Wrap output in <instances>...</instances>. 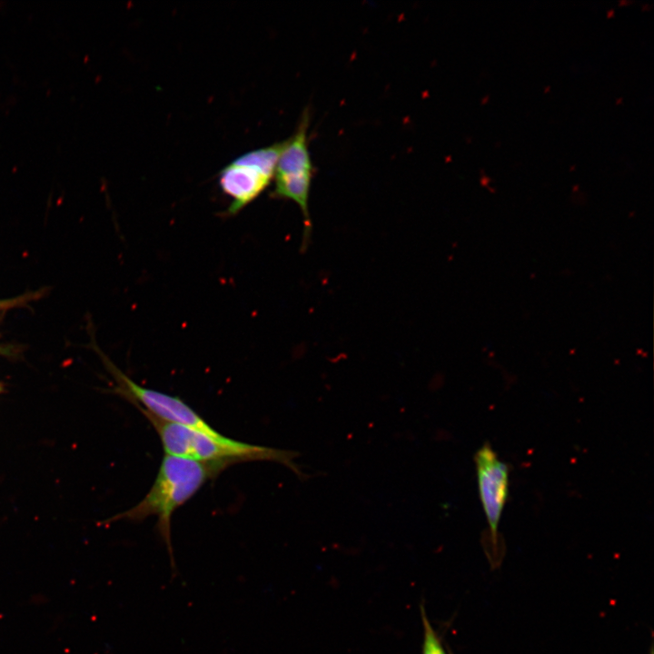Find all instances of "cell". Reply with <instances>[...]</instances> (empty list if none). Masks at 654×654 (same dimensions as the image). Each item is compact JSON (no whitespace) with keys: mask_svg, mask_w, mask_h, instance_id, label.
Returning a JSON list of instances; mask_svg holds the SVG:
<instances>
[{"mask_svg":"<svg viewBox=\"0 0 654 654\" xmlns=\"http://www.w3.org/2000/svg\"><path fill=\"white\" fill-rule=\"evenodd\" d=\"M230 466L225 462L198 461L164 455L156 478L145 496L134 507L114 516L111 520L143 521L157 517V530L166 545L173 572L176 567L171 541V519L173 512L210 480Z\"/></svg>","mask_w":654,"mask_h":654,"instance_id":"cell-1","label":"cell"},{"mask_svg":"<svg viewBox=\"0 0 654 654\" xmlns=\"http://www.w3.org/2000/svg\"><path fill=\"white\" fill-rule=\"evenodd\" d=\"M159 435L166 455L198 461L225 462L267 461L282 463L299 477L302 476L294 459L298 452L246 443L224 435L213 436L177 423L160 420L136 406Z\"/></svg>","mask_w":654,"mask_h":654,"instance_id":"cell-2","label":"cell"},{"mask_svg":"<svg viewBox=\"0 0 654 654\" xmlns=\"http://www.w3.org/2000/svg\"><path fill=\"white\" fill-rule=\"evenodd\" d=\"M283 145L284 141H282L250 151L221 170L219 186L231 199L226 215L238 213L269 186Z\"/></svg>","mask_w":654,"mask_h":654,"instance_id":"cell-3","label":"cell"},{"mask_svg":"<svg viewBox=\"0 0 654 654\" xmlns=\"http://www.w3.org/2000/svg\"><path fill=\"white\" fill-rule=\"evenodd\" d=\"M310 115L304 110L295 133L284 140V145L278 157L275 171V186L272 196L288 199L297 203L304 217L305 234L310 233L308 200L311 189L313 165L308 146V127Z\"/></svg>","mask_w":654,"mask_h":654,"instance_id":"cell-4","label":"cell"},{"mask_svg":"<svg viewBox=\"0 0 654 654\" xmlns=\"http://www.w3.org/2000/svg\"><path fill=\"white\" fill-rule=\"evenodd\" d=\"M109 371L118 383L117 391L154 417L181 424L213 436L222 435L182 399L144 387L125 375L112 362Z\"/></svg>","mask_w":654,"mask_h":654,"instance_id":"cell-5","label":"cell"},{"mask_svg":"<svg viewBox=\"0 0 654 654\" xmlns=\"http://www.w3.org/2000/svg\"><path fill=\"white\" fill-rule=\"evenodd\" d=\"M474 461L480 498L492 546L496 549L498 526L509 495V468L489 443H484L478 450Z\"/></svg>","mask_w":654,"mask_h":654,"instance_id":"cell-6","label":"cell"},{"mask_svg":"<svg viewBox=\"0 0 654 654\" xmlns=\"http://www.w3.org/2000/svg\"><path fill=\"white\" fill-rule=\"evenodd\" d=\"M424 640L422 654H446L426 617H423Z\"/></svg>","mask_w":654,"mask_h":654,"instance_id":"cell-7","label":"cell"},{"mask_svg":"<svg viewBox=\"0 0 654 654\" xmlns=\"http://www.w3.org/2000/svg\"><path fill=\"white\" fill-rule=\"evenodd\" d=\"M7 303H8L7 301H5V302H0V309H1L2 307H6V306H7Z\"/></svg>","mask_w":654,"mask_h":654,"instance_id":"cell-8","label":"cell"},{"mask_svg":"<svg viewBox=\"0 0 654 654\" xmlns=\"http://www.w3.org/2000/svg\"><path fill=\"white\" fill-rule=\"evenodd\" d=\"M1 390H2V388H1V385H0V392H1Z\"/></svg>","mask_w":654,"mask_h":654,"instance_id":"cell-9","label":"cell"},{"mask_svg":"<svg viewBox=\"0 0 654 654\" xmlns=\"http://www.w3.org/2000/svg\"><path fill=\"white\" fill-rule=\"evenodd\" d=\"M651 654H652V652H651Z\"/></svg>","mask_w":654,"mask_h":654,"instance_id":"cell-10","label":"cell"}]
</instances>
